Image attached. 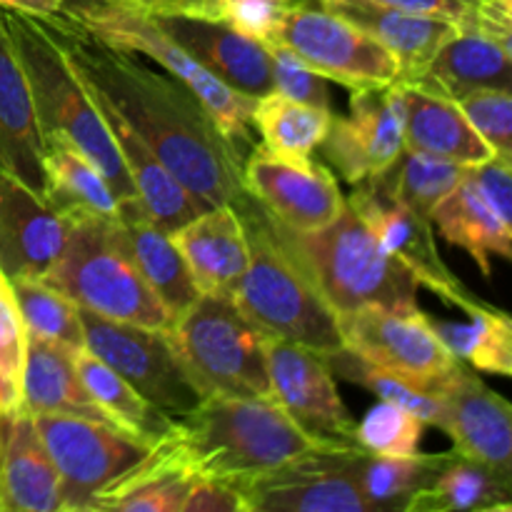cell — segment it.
Segmentation results:
<instances>
[{
    "label": "cell",
    "mask_w": 512,
    "mask_h": 512,
    "mask_svg": "<svg viewBox=\"0 0 512 512\" xmlns=\"http://www.w3.org/2000/svg\"><path fill=\"white\" fill-rule=\"evenodd\" d=\"M443 433L453 438L455 453L512 475V408L503 395L483 383L468 365L445 383Z\"/></svg>",
    "instance_id": "20"
},
{
    "label": "cell",
    "mask_w": 512,
    "mask_h": 512,
    "mask_svg": "<svg viewBox=\"0 0 512 512\" xmlns=\"http://www.w3.org/2000/svg\"><path fill=\"white\" fill-rule=\"evenodd\" d=\"M0 10H3L5 28H8L20 68L28 80L40 138L55 135V138L68 140L105 175L120 203L138 200L118 145L98 105L85 90L65 50L60 48L48 20L20 13V10Z\"/></svg>",
    "instance_id": "3"
},
{
    "label": "cell",
    "mask_w": 512,
    "mask_h": 512,
    "mask_svg": "<svg viewBox=\"0 0 512 512\" xmlns=\"http://www.w3.org/2000/svg\"><path fill=\"white\" fill-rule=\"evenodd\" d=\"M65 0H0V8L20 10V13L38 15V18H53L63 10Z\"/></svg>",
    "instance_id": "51"
},
{
    "label": "cell",
    "mask_w": 512,
    "mask_h": 512,
    "mask_svg": "<svg viewBox=\"0 0 512 512\" xmlns=\"http://www.w3.org/2000/svg\"><path fill=\"white\" fill-rule=\"evenodd\" d=\"M118 220L140 275L150 285V290L163 300L165 308L178 318L198 300L200 290L195 288L188 265L175 248L170 233L148 218L140 200L120 203Z\"/></svg>",
    "instance_id": "30"
},
{
    "label": "cell",
    "mask_w": 512,
    "mask_h": 512,
    "mask_svg": "<svg viewBox=\"0 0 512 512\" xmlns=\"http://www.w3.org/2000/svg\"><path fill=\"white\" fill-rule=\"evenodd\" d=\"M318 148L348 185L363 183L393 165L403 153V123L393 83L350 90V118L333 115Z\"/></svg>",
    "instance_id": "17"
},
{
    "label": "cell",
    "mask_w": 512,
    "mask_h": 512,
    "mask_svg": "<svg viewBox=\"0 0 512 512\" xmlns=\"http://www.w3.org/2000/svg\"><path fill=\"white\" fill-rule=\"evenodd\" d=\"M323 358L335 378L348 380V383L353 385H360V388L370 390L378 400L395 403L400 405V408L410 410V413L418 415L425 425L443 428L445 423L443 400L423 393V390L415 388L410 380H405L403 375L390 373V370L360 358V355L353 353L350 348H340L335 350V353H325Z\"/></svg>",
    "instance_id": "39"
},
{
    "label": "cell",
    "mask_w": 512,
    "mask_h": 512,
    "mask_svg": "<svg viewBox=\"0 0 512 512\" xmlns=\"http://www.w3.org/2000/svg\"><path fill=\"white\" fill-rule=\"evenodd\" d=\"M60 18L85 30L90 38L125 50V53L148 55L158 65H163L170 75L183 80L195 95L205 103L215 118L225 138L243 153L253 148L250 125H253L255 100L248 95L235 93L225 83H220L213 73L203 68L195 58H190L158 23L153 15L133 5L108 3V0H65ZM245 158V153H243Z\"/></svg>",
    "instance_id": "8"
},
{
    "label": "cell",
    "mask_w": 512,
    "mask_h": 512,
    "mask_svg": "<svg viewBox=\"0 0 512 512\" xmlns=\"http://www.w3.org/2000/svg\"><path fill=\"white\" fill-rule=\"evenodd\" d=\"M108 3L133 5V8H143L148 13H183L218 18V0H108Z\"/></svg>",
    "instance_id": "50"
},
{
    "label": "cell",
    "mask_w": 512,
    "mask_h": 512,
    "mask_svg": "<svg viewBox=\"0 0 512 512\" xmlns=\"http://www.w3.org/2000/svg\"><path fill=\"white\" fill-rule=\"evenodd\" d=\"M468 178L473 180L475 188L480 190L490 208L500 215L503 220L512 218V165L508 158H493L483 160L478 165H468Z\"/></svg>",
    "instance_id": "46"
},
{
    "label": "cell",
    "mask_w": 512,
    "mask_h": 512,
    "mask_svg": "<svg viewBox=\"0 0 512 512\" xmlns=\"http://www.w3.org/2000/svg\"><path fill=\"white\" fill-rule=\"evenodd\" d=\"M243 185L270 218L295 233H310L333 223L345 208V195L323 163L270 153L253 145L243 160Z\"/></svg>",
    "instance_id": "14"
},
{
    "label": "cell",
    "mask_w": 512,
    "mask_h": 512,
    "mask_svg": "<svg viewBox=\"0 0 512 512\" xmlns=\"http://www.w3.org/2000/svg\"><path fill=\"white\" fill-rule=\"evenodd\" d=\"M512 475L450 450L430 485L413 495L405 512H510Z\"/></svg>",
    "instance_id": "32"
},
{
    "label": "cell",
    "mask_w": 512,
    "mask_h": 512,
    "mask_svg": "<svg viewBox=\"0 0 512 512\" xmlns=\"http://www.w3.org/2000/svg\"><path fill=\"white\" fill-rule=\"evenodd\" d=\"M68 220L38 193L0 170V273L43 278L68 243Z\"/></svg>",
    "instance_id": "19"
},
{
    "label": "cell",
    "mask_w": 512,
    "mask_h": 512,
    "mask_svg": "<svg viewBox=\"0 0 512 512\" xmlns=\"http://www.w3.org/2000/svg\"><path fill=\"white\" fill-rule=\"evenodd\" d=\"M403 123V150L425 153L458 165H478L493 158V148L475 133L455 100L425 93L410 83H393Z\"/></svg>",
    "instance_id": "25"
},
{
    "label": "cell",
    "mask_w": 512,
    "mask_h": 512,
    "mask_svg": "<svg viewBox=\"0 0 512 512\" xmlns=\"http://www.w3.org/2000/svg\"><path fill=\"white\" fill-rule=\"evenodd\" d=\"M25 325L18 303L10 290V280L0 273V370L20 388L25 360Z\"/></svg>",
    "instance_id": "45"
},
{
    "label": "cell",
    "mask_w": 512,
    "mask_h": 512,
    "mask_svg": "<svg viewBox=\"0 0 512 512\" xmlns=\"http://www.w3.org/2000/svg\"><path fill=\"white\" fill-rule=\"evenodd\" d=\"M425 423L410 410L378 400L355 428V440L373 455H415L420 453Z\"/></svg>",
    "instance_id": "41"
},
{
    "label": "cell",
    "mask_w": 512,
    "mask_h": 512,
    "mask_svg": "<svg viewBox=\"0 0 512 512\" xmlns=\"http://www.w3.org/2000/svg\"><path fill=\"white\" fill-rule=\"evenodd\" d=\"M333 120L330 108L300 103L280 93H268L255 100L253 125L263 138V148L270 153L308 158L320 143Z\"/></svg>",
    "instance_id": "36"
},
{
    "label": "cell",
    "mask_w": 512,
    "mask_h": 512,
    "mask_svg": "<svg viewBox=\"0 0 512 512\" xmlns=\"http://www.w3.org/2000/svg\"><path fill=\"white\" fill-rule=\"evenodd\" d=\"M0 170L43 198V138L20 60L0 10Z\"/></svg>",
    "instance_id": "26"
},
{
    "label": "cell",
    "mask_w": 512,
    "mask_h": 512,
    "mask_svg": "<svg viewBox=\"0 0 512 512\" xmlns=\"http://www.w3.org/2000/svg\"><path fill=\"white\" fill-rule=\"evenodd\" d=\"M465 173H468V165L403 150L393 165H388L383 173L373 175L368 180H373L385 195L410 205L413 210L430 218L435 205L445 195L453 193L455 185L465 178Z\"/></svg>",
    "instance_id": "38"
},
{
    "label": "cell",
    "mask_w": 512,
    "mask_h": 512,
    "mask_svg": "<svg viewBox=\"0 0 512 512\" xmlns=\"http://www.w3.org/2000/svg\"><path fill=\"white\" fill-rule=\"evenodd\" d=\"M33 420L58 470L63 510H88L90 500L148 450L88 418L33 415Z\"/></svg>",
    "instance_id": "13"
},
{
    "label": "cell",
    "mask_w": 512,
    "mask_h": 512,
    "mask_svg": "<svg viewBox=\"0 0 512 512\" xmlns=\"http://www.w3.org/2000/svg\"><path fill=\"white\" fill-rule=\"evenodd\" d=\"M68 243L58 263L40 280L78 308L118 323L170 330L175 315L140 275L120 220L70 218Z\"/></svg>",
    "instance_id": "5"
},
{
    "label": "cell",
    "mask_w": 512,
    "mask_h": 512,
    "mask_svg": "<svg viewBox=\"0 0 512 512\" xmlns=\"http://www.w3.org/2000/svg\"><path fill=\"white\" fill-rule=\"evenodd\" d=\"M338 325L345 348L390 373L403 375L433 398H440L445 383L463 365V360L440 343L433 320L420 310V305H363L350 313H340Z\"/></svg>",
    "instance_id": "10"
},
{
    "label": "cell",
    "mask_w": 512,
    "mask_h": 512,
    "mask_svg": "<svg viewBox=\"0 0 512 512\" xmlns=\"http://www.w3.org/2000/svg\"><path fill=\"white\" fill-rule=\"evenodd\" d=\"M448 453L373 455L365 450L360 460V488L373 512H405V505L443 468Z\"/></svg>",
    "instance_id": "37"
},
{
    "label": "cell",
    "mask_w": 512,
    "mask_h": 512,
    "mask_svg": "<svg viewBox=\"0 0 512 512\" xmlns=\"http://www.w3.org/2000/svg\"><path fill=\"white\" fill-rule=\"evenodd\" d=\"M460 110L475 133L493 148L495 155L508 158L512 153V93L500 88H483L458 100Z\"/></svg>",
    "instance_id": "42"
},
{
    "label": "cell",
    "mask_w": 512,
    "mask_h": 512,
    "mask_svg": "<svg viewBox=\"0 0 512 512\" xmlns=\"http://www.w3.org/2000/svg\"><path fill=\"white\" fill-rule=\"evenodd\" d=\"M465 323L433 320L440 343L458 360L478 373H493L500 378L512 375V320L505 310L480 300Z\"/></svg>",
    "instance_id": "35"
},
{
    "label": "cell",
    "mask_w": 512,
    "mask_h": 512,
    "mask_svg": "<svg viewBox=\"0 0 512 512\" xmlns=\"http://www.w3.org/2000/svg\"><path fill=\"white\" fill-rule=\"evenodd\" d=\"M83 85L90 93V98L95 100V105H98L100 115H103L105 125H108L110 135H113L115 145H118L120 158H123L125 170H128L130 180H133L135 193H138V200L145 213H148V218L158 223L163 230H168V233H173L180 225L188 223L190 218H195L200 213V205L168 173V168L150 150L143 135L118 113V108L100 90H95L88 80H83Z\"/></svg>",
    "instance_id": "24"
},
{
    "label": "cell",
    "mask_w": 512,
    "mask_h": 512,
    "mask_svg": "<svg viewBox=\"0 0 512 512\" xmlns=\"http://www.w3.org/2000/svg\"><path fill=\"white\" fill-rule=\"evenodd\" d=\"M200 293L230 295L250 263L243 220L233 205H213L170 233Z\"/></svg>",
    "instance_id": "23"
},
{
    "label": "cell",
    "mask_w": 512,
    "mask_h": 512,
    "mask_svg": "<svg viewBox=\"0 0 512 512\" xmlns=\"http://www.w3.org/2000/svg\"><path fill=\"white\" fill-rule=\"evenodd\" d=\"M320 3L385 45L400 65V83L413 78L433 58L435 50L458 30L453 20L405 13V10L375 5L370 0H320Z\"/></svg>",
    "instance_id": "28"
},
{
    "label": "cell",
    "mask_w": 512,
    "mask_h": 512,
    "mask_svg": "<svg viewBox=\"0 0 512 512\" xmlns=\"http://www.w3.org/2000/svg\"><path fill=\"white\" fill-rule=\"evenodd\" d=\"M198 478L178 433L175 423L168 433L153 445L130 468H125L113 483L105 485L88 510H120V512H183L185 498Z\"/></svg>",
    "instance_id": "21"
},
{
    "label": "cell",
    "mask_w": 512,
    "mask_h": 512,
    "mask_svg": "<svg viewBox=\"0 0 512 512\" xmlns=\"http://www.w3.org/2000/svg\"><path fill=\"white\" fill-rule=\"evenodd\" d=\"M270 393L303 433L320 445H358V423L345 408L323 353L268 338Z\"/></svg>",
    "instance_id": "16"
},
{
    "label": "cell",
    "mask_w": 512,
    "mask_h": 512,
    "mask_svg": "<svg viewBox=\"0 0 512 512\" xmlns=\"http://www.w3.org/2000/svg\"><path fill=\"white\" fill-rule=\"evenodd\" d=\"M23 405V395L20 388L0 370V415H8Z\"/></svg>",
    "instance_id": "52"
},
{
    "label": "cell",
    "mask_w": 512,
    "mask_h": 512,
    "mask_svg": "<svg viewBox=\"0 0 512 512\" xmlns=\"http://www.w3.org/2000/svg\"><path fill=\"white\" fill-rule=\"evenodd\" d=\"M353 188V195L348 198L350 208L373 230L380 245L413 273L418 285H425L440 300L463 313H470L480 303V298H475L440 258L428 215L385 195L373 180H363Z\"/></svg>",
    "instance_id": "15"
},
{
    "label": "cell",
    "mask_w": 512,
    "mask_h": 512,
    "mask_svg": "<svg viewBox=\"0 0 512 512\" xmlns=\"http://www.w3.org/2000/svg\"><path fill=\"white\" fill-rule=\"evenodd\" d=\"M75 350L50 340L25 338L23 375H20V395L23 408L33 415H75L95 423H105V415L85 390L73 360Z\"/></svg>",
    "instance_id": "29"
},
{
    "label": "cell",
    "mask_w": 512,
    "mask_h": 512,
    "mask_svg": "<svg viewBox=\"0 0 512 512\" xmlns=\"http://www.w3.org/2000/svg\"><path fill=\"white\" fill-rule=\"evenodd\" d=\"M430 223L438 230L440 238L463 248L478 263L485 278L490 275V258L493 255L510 260V223L490 208V203L480 195L468 173L455 185L453 193H448L435 205L433 213H430Z\"/></svg>",
    "instance_id": "33"
},
{
    "label": "cell",
    "mask_w": 512,
    "mask_h": 512,
    "mask_svg": "<svg viewBox=\"0 0 512 512\" xmlns=\"http://www.w3.org/2000/svg\"><path fill=\"white\" fill-rule=\"evenodd\" d=\"M43 173V200L65 220L85 215L105 220L120 218V200L115 198L105 175L68 140L45 135Z\"/></svg>",
    "instance_id": "31"
},
{
    "label": "cell",
    "mask_w": 512,
    "mask_h": 512,
    "mask_svg": "<svg viewBox=\"0 0 512 512\" xmlns=\"http://www.w3.org/2000/svg\"><path fill=\"white\" fill-rule=\"evenodd\" d=\"M175 433L203 478L243 483L315 448L275 398H203L175 420Z\"/></svg>",
    "instance_id": "4"
},
{
    "label": "cell",
    "mask_w": 512,
    "mask_h": 512,
    "mask_svg": "<svg viewBox=\"0 0 512 512\" xmlns=\"http://www.w3.org/2000/svg\"><path fill=\"white\" fill-rule=\"evenodd\" d=\"M270 53V73H273V90L285 98L300 100V103L315 105V108H330L328 83L323 75L315 73L310 65L288 48L278 43H265Z\"/></svg>",
    "instance_id": "43"
},
{
    "label": "cell",
    "mask_w": 512,
    "mask_h": 512,
    "mask_svg": "<svg viewBox=\"0 0 512 512\" xmlns=\"http://www.w3.org/2000/svg\"><path fill=\"white\" fill-rule=\"evenodd\" d=\"M510 53L475 30L458 28L405 83L455 103L483 88L512 90Z\"/></svg>",
    "instance_id": "27"
},
{
    "label": "cell",
    "mask_w": 512,
    "mask_h": 512,
    "mask_svg": "<svg viewBox=\"0 0 512 512\" xmlns=\"http://www.w3.org/2000/svg\"><path fill=\"white\" fill-rule=\"evenodd\" d=\"M275 230L308 268L338 315L363 305H418V280L380 245L373 230L348 203L333 223L310 233H295L278 223Z\"/></svg>",
    "instance_id": "6"
},
{
    "label": "cell",
    "mask_w": 512,
    "mask_h": 512,
    "mask_svg": "<svg viewBox=\"0 0 512 512\" xmlns=\"http://www.w3.org/2000/svg\"><path fill=\"white\" fill-rule=\"evenodd\" d=\"M290 0H218V18L250 38L268 43Z\"/></svg>",
    "instance_id": "44"
},
{
    "label": "cell",
    "mask_w": 512,
    "mask_h": 512,
    "mask_svg": "<svg viewBox=\"0 0 512 512\" xmlns=\"http://www.w3.org/2000/svg\"><path fill=\"white\" fill-rule=\"evenodd\" d=\"M60 478L35 420L20 405L0 415V512H60Z\"/></svg>",
    "instance_id": "22"
},
{
    "label": "cell",
    "mask_w": 512,
    "mask_h": 512,
    "mask_svg": "<svg viewBox=\"0 0 512 512\" xmlns=\"http://www.w3.org/2000/svg\"><path fill=\"white\" fill-rule=\"evenodd\" d=\"M238 210L250 263L230 298L268 338L303 345L315 353L345 348L338 313L315 285L298 255L275 230L268 210L250 195Z\"/></svg>",
    "instance_id": "2"
},
{
    "label": "cell",
    "mask_w": 512,
    "mask_h": 512,
    "mask_svg": "<svg viewBox=\"0 0 512 512\" xmlns=\"http://www.w3.org/2000/svg\"><path fill=\"white\" fill-rule=\"evenodd\" d=\"M85 348L128 380L145 400L180 418L200 403V393L185 375L168 330L118 323L80 308Z\"/></svg>",
    "instance_id": "12"
},
{
    "label": "cell",
    "mask_w": 512,
    "mask_h": 512,
    "mask_svg": "<svg viewBox=\"0 0 512 512\" xmlns=\"http://www.w3.org/2000/svg\"><path fill=\"white\" fill-rule=\"evenodd\" d=\"M360 445L315 448L238 483L245 512H373L360 488Z\"/></svg>",
    "instance_id": "11"
},
{
    "label": "cell",
    "mask_w": 512,
    "mask_h": 512,
    "mask_svg": "<svg viewBox=\"0 0 512 512\" xmlns=\"http://www.w3.org/2000/svg\"><path fill=\"white\" fill-rule=\"evenodd\" d=\"M455 25L475 30L505 50H512V0H470L463 18Z\"/></svg>",
    "instance_id": "47"
},
{
    "label": "cell",
    "mask_w": 512,
    "mask_h": 512,
    "mask_svg": "<svg viewBox=\"0 0 512 512\" xmlns=\"http://www.w3.org/2000/svg\"><path fill=\"white\" fill-rule=\"evenodd\" d=\"M73 360L85 390L93 398V403L98 405L100 413L105 415L110 428L128 435L130 440L145 445V448L163 438L173 428V415L155 408L128 380L120 378L110 365H105L88 348L75 350Z\"/></svg>",
    "instance_id": "34"
},
{
    "label": "cell",
    "mask_w": 512,
    "mask_h": 512,
    "mask_svg": "<svg viewBox=\"0 0 512 512\" xmlns=\"http://www.w3.org/2000/svg\"><path fill=\"white\" fill-rule=\"evenodd\" d=\"M155 23L220 83L258 100L273 93L268 45L240 33L220 18L183 13H150Z\"/></svg>",
    "instance_id": "18"
},
{
    "label": "cell",
    "mask_w": 512,
    "mask_h": 512,
    "mask_svg": "<svg viewBox=\"0 0 512 512\" xmlns=\"http://www.w3.org/2000/svg\"><path fill=\"white\" fill-rule=\"evenodd\" d=\"M370 3L385 5V8L405 10V13L433 15V18H443V20H453V23H458V20L463 18L470 0H370Z\"/></svg>",
    "instance_id": "49"
},
{
    "label": "cell",
    "mask_w": 512,
    "mask_h": 512,
    "mask_svg": "<svg viewBox=\"0 0 512 512\" xmlns=\"http://www.w3.org/2000/svg\"><path fill=\"white\" fill-rule=\"evenodd\" d=\"M168 338L200 398H273L268 335L230 295L200 293L175 318Z\"/></svg>",
    "instance_id": "7"
},
{
    "label": "cell",
    "mask_w": 512,
    "mask_h": 512,
    "mask_svg": "<svg viewBox=\"0 0 512 512\" xmlns=\"http://www.w3.org/2000/svg\"><path fill=\"white\" fill-rule=\"evenodd\" d=\"M183 512H245V508L238 485L198 475L190 485Z\"/></svg>",
    "instance_id": "48"
},
{
    "label": "cell",
    "mask_w": 512,
    "mask_h": 512,
    "mask_svg": "<svg viewBox=\"0 0 512 512\" xmlns=\"http://www.w3.org/2000/svg\"><path fill=\"white\" fill-rule=\"evenodd\" d=\"M10 290L18 303L25 335H35L70 350L85 348L80 308L73 300L40 278H13Z\"/></svg>",
    "instance_id": "40"
},
{
    "label": "cell",
    "mask_w": 512,
    "mask_h": 512,
    "mask_svg": "<svg viewBox=\"0 0 512 512\" xmlns=\"http://www.w3.org/2000/svg\"><path fill=\"white\" fill-rule=\"evenodd\" d=\"M268 43L283 45L325 80L350 90L390 85L400 75L385 45L320 0H290Z\"/></svg>",
    "instance_id": "9"
},
{
    "label": "cell",
    "mask_w": 512,
    "mask_h": 512,
    "mask_svg": "<svg viewBox=\"0 0 512 512\" xmlns=\"http://www.w3.org/2000/svg\"><path fill=\"white\" fill-rule=\"evenodd\" d=\"M45 20L75 73L100 90L143 135L200 210L248 203L243 153L225 138L203 100L183 80L140 63L135 53L90 38L60 15Z\"/></svg>",
    "instance_id": "1"
}]
</instances>
